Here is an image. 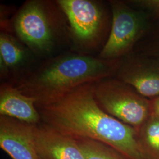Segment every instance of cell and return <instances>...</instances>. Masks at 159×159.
<instances>
[{
	"label": "cell",
	"instance_id": "1",
	"mask_svg": "<svg viewBox=\"0 0 159 159\" xmlns=\"http://www.w3.org/2000/svg\"><path fill=\"white\" fill-rule=\"evenodd\" d=\"M93 84L79 86L46 104L36 105L41 121L75 139L105 143L129 159H145L137 131L100 107Z\"/></svg>",
	"mask_w": 159,
	"mask_h": 159
},
{
	"label": "cell",
	"instance_id": "2",
	"mask_svg": "<svg viewBox=\"0 0 159 159\" xmlns=\"http://www.w3.org/2000/svg\"><path fill=\"white\" fill-rule=\"evenodd\" d=\"M119 60L66 52L35 64L13 81L23 93L37 100L36 105L51 102L74 89L113 77Z\"/></svg>",
	"mask_w": 159,
	"mask_h": 159
},
{
	"label": "cell",
	"instance_id": "3",
	"mask_svg": "<svg viewBox=\"0 0 159 159\" xmlns=\"http://www.w3.org/2000/svg\"><path fill=\"white\" fill-rule=\"evenodd\" d=\"M8 32L37 58L55 56L62 48L70 46L67 21L56 1H25L10 21Z\"/></svg>",
	"mask_w": 159,
	"mask_h": 159
},
{
	"label": "cell",
	"instance_id": "4",
	"mask_svg": "<svg viewBox=\"0 0 159 159\" xmlns=\"http://www.w3.org/2000/svg\"><path fill=\"white\" fill-rule=\"evenodd\" d=\"M68 23L71 50L92 56L99 52L110 34L111 17L105 3L95 0H56Z\"/></svg>",
	"mask_w": 159,
	"mask_h": 159
},
{
	"label": "cell",
	"instance_id": "5",
	"mask_svg": "<svg viewBox=\"0 0 159 159\" xmlns=\"http://www.w3.org/2000/svg\"><path fill=\"white\" fill-rule=\"evenodd\" d=\"M111 25L107 40L97 57L116 61L134 50L147 33L153 18L148 12L136 8L126 1L111 0L109 2Z\"/></svg>",
	"mask_w": 159,
	"mask_h": 159
},
{
	"label": "cell",
	"instance_id": "6",
	"mask_svg": "<svg viewBox=\"0 0 159 159\" xmlns=\"http://www.w3.org/2000/svg\"><path fill=\"white\" fill-rule=\"evenodd\" d=\"M93 90L97 102L104 111L137 131L152 114L150 100L114 77L94 83Z\"/></svg>",
	"mask_w": 159,
	"mask_h": 159
},
{
	"label": "cell",
	"instance_id": "7",
	"mask_svg": "<svg viewBox=\"0 0 159 159\" xmlns=\"http://www.w3.org/2000/svg\"><path fill=\"white\" fill-rule=\"evenodd\" d=\"M113 77L153 99L159 96V57L133 51L120 60Z\"/></svg>",
	"mask_w": 159,
	"mask_h": 159
},
{
	"label": "cell",
	"instance_id": "8",
	"mask_svg": "<svg viewBox=\"0 0 159 159\" xmlns=\"http://www.w3.org/2000/svg\"><path fill=\"white\" fill-rule=\"evenodd\" d=\"M0 116V148L12 159H39L35 125Z\"/></svg>",
	"mask_w": 159,
	"mask_h": 159
},
{
	"label": "cell",
	"instance_id": "9",
	"mask_svg": "<svg viewBox=\"0 0 159 159\" xmlns=\"http://www.w3.org/2000/svg\"><path fill=\"white\" fill-rule=\"evenodd\" d=\"M35 142L39 159H85L75 139L42 121L35 125Z\"/></svg>",
	"mask_w": 159,
	"mask_h": 159
},
{
	"label": "cell",
	"instance_id": "10",
	"mask_svg": "<svg viewBox=\"0 0 159 159\" xmlns=\"http://www.w3.org/2000/svg\"><path fill=\"white\" fill-rule=\"evenodd\" d=\"M37 58L27 47L11 33H0L1 79L11 82L32 68Z\"/></svg>",
	"mask_w": 159,
	"mask_h": 159
},
{
	"label": "cell",
	"instance_id": "11",
	"mask_svg": "<svg viewBox=\"0 0 159 159\" xmlns=\"http://www.w3.org/2000/svg\"><path fill=\"white\" fill-rule=\"evenodd\" d=\"M37 100L24 94L11 83L0 86V116L9 117L30 125L41 123L36 107Z\"/></svg>",
	"mask_w": 159,
	"mask_h": 159
},
{
	"label": "cell",
	"instance_id": "12",
	"mask_svg": "<svg viewBox=\"0 0 159 159\" xmlns=\"http://www.w3.org/2000/svg\"><path fill=\"white\" fill-rule=\"evenodd\" d=\"M138 132L143 152L153 159H159V117L152 114Z\"/></svg>",
	"mask_w": 159,
	"mask_h": 159
},
{
	"label": "cell",
	"instance_id": "13",
	"mask_svg": "<svg viewBox=\"0 0 159 159\" xmlns=\"http://www.w3.org/2000/svg\"><path fill=\"white\" fill-rule=\"evenodd\" d=\"M76 140L85 159H129L105 143L87 139Z\"/></svg>",
	"mask_w": 159,
	"mask_h": 159
},
{
	"label": "cell",
	"instance_id": "14",
	"mask_svg": "<svg viewBox=\"0 0 159 159\" xmlns=\"http://www.w3.org/2000/svg\"><path fill=\"white\" fill-rule=\"evenodd\" d=\"M133 51L159 57V17L152 19L147 33Z\"/></svg>",
	"mask_w": 159,
	"mask_h": 159
},
{
	"label": "cell",
	"instance_id": "15",
	"mask_svg": "<svg viewBox=\"0 0 159 159\" xmlns=\"http://www.w3.org/2000/svg\"><path fill=\"white\" fill-rule=\"evenodd\" d=\"M130 6L148 12L153 18L159 17V0H129Z\"/></svg>",
	"mask_w": 159,
	"mask_h": 159
},
{
	"label": "cell",
	"instance_id": "16",
	"mask_svg": "<svg viewBox=\"0 0 159 159\" xmlns=\"http://www.w3.org/2000/svg\"><path fill=\"white\" fill-rule=\"evenodd\" d=\"M152 114L159 117V96L150 100Z\"/></svg>",
	"mask_w": 159,
	"mask_h": 159
}]
</instances>
